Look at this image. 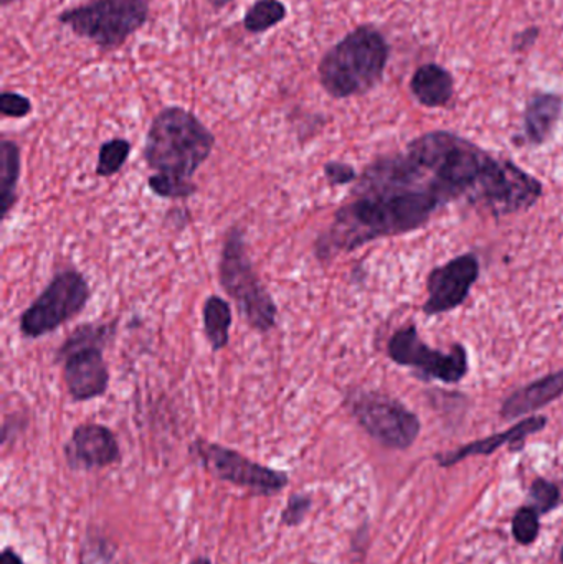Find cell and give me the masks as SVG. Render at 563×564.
<instances>
[{
	"mask_svg": "<svg viewBox=\"0 0 563 564\" xmlns=\"http://www.w3.org/2000/svg\"><path fill=\"white\" fill-rule=\"evenodd\" d=\"M446 202L429 185H364L356 182L333 224L316 238L314 254L327 263L380 238L423 227Z\"/></svg>",
	"mask_w": 563,
	"mask_h": 564,
	"instance_id": "1",
	"label": "cell"
},
{
	"mask_svg": "<svg viewBox=\"0 0 563 564\" xmlns=\"http://www.w3.org/2000/svg\"><path fill=\"white\" fill-rule=\"evenodd\" d=\"M409 158L422 169L432 187L448 204L468 198L485 207L502 161L453 132L435 131L410 142Z\"/></svg>",
	"mask_w": 563,
	"mask_h": 564,
	"instance_id": "2",
	"label": "cell"
},
{
	"mask_svg": "<svg viewBox=\"0 0 563 564\" xmlns=\"http://www.w3.org/2000/svg\"><path fill=\"white\" fill-rule=\"evenodd\" d=\"M390 46L373 25L357 26L331 46L317 65L321 86L336 99L366 95L382 82Z\"/></svg>",
	"mask_w": 563,
	"mask_h": 564,
	"instance_id": "3",
	"label": "cell"
},
{
	"mask_svg": "<svg viewBox=\"0 0 563 564\" xmlns=\"http://www.w3.org/2000/svg\"><path fill=\"white\" fill-rule=\"evenodd\" d=\"M215 135L194 112L169 106L152 119L145 135V164L158 174L192 178L208 161Z\"/></svg>",
	"mask_w": 563,
	"mask_h": 564,
	"instance_id": "4",
	"label": "cell"
},
{
	"mask_svg": "<svg viewBox=\"0 0 563 564\" xmlns=\"http://www.w3.org/2000/svg\"><path fill=\"white\" fill-rule=\"evenodd\" d=\"M218 281L255 332L268 334L277 328V302L248 257L245 231L240 225H234L225 235L218 263Z\"/></svg>",
	"mask_w": 563,
	"mask_h": 564,
	"instance_id": "5",
	"label": "cell"
},
{
	"mask_svg": "<svg viewBox=\"0 0 563 564\" xmlns=\"http://www.w3.org/2000/svg\"><path fill=\"white\" fill-rule=\"evenodd\" d=\"M149 0H91L63 10L58 22L75 35L91 40L96 46L111 52L128 42L129 36L149 20Z\"/></svg>",
	"mask_w": 563,
	"mask_h": 564,
	"instance_id": "6",
	"label": "cell"
},
{
	"mask_svg": "<svg viewBox=\"0 0 563 564\" xmlns=\"http://www.w3.org/2000/svg\"><path fill=\"white\" fill-rule=\"evenodd\" d=\"M89 299L91 288L79 271H58L20 315V334L35 340L58 330L66 322L82 314Z\"/></svg>",
	"mask_w": 563,
	"mask_h": 564,
	"instance_id": "7",
	"label": "cell"
},
{
	"mask_svg": "<svg viewBox=\"0 0 563 564\" xmlns=\"http://www.w3.org/2000/svg\"><path fill=\"white\" fill-rule=\"evenodd\" d=\"M346 404L369 436L390 449H409L420 434V420L396 398L379 391L353 390Z\"/></svg>",
	"mask_w": 563,
	"mask_h": 564,
	"instance_id": "8",
	"label": "cell"
},
{
	"mask_svg": "<svg viewBox=\"0 0 563 564\" xmlns=\"http://www.w3.org/2000/svg\"><path fill=\"white\" fill-rule=\"evenodd\" d=\"M191 454L210 476L250 490L253 496H277L290 484V477L283 470L261 466L243 454L221 444L210 443L204 437H197L192 443Z\"/></svg>",
	"mask_w": 563,
	"mask_h": 564,
	"instance_id": "9",
	"label": "cell"
},
{
	"mask_svg": "<svg viewBox=\"0 0 563 564\" xmlns=\"http://www.w3.org/2000/svg\"><path fill=\"white\" fill-rule=\"evenodd\" d=\"M389 357L402 367L412 368L422 380L458 383L468 373V354L463 345H455L450 354L433 350L420 338L413 325L400 328L389 340Z\"/></svg>",
	"mask_w": 563,
	"mask_h": 564,
	"instance_id": "10",
	"label": "cell"
},
{
	"mask_svg": "<svg viewBox=\"0 0 563 564\" xmlns=\"http://www.w3.org/2000/svg\"><path fill=\"white\" fill-rule=\"evenodd\" d=\"M478 278L479 261L475 254H463L436 268L429 276V299L423 305V312L436 315L459 307L468 299Z\"/></svg>",
	"mask_w": 563,
	"mask_h": 564,
	"instance_id": "11",
	"label": "cell"
},
{
	"mask_svg": "<svg viewBox=\"0 0 563 564\" xmlns=\"http://www.w3.org/2000/svg\"><path fill=\"white\" fill-rule=\"evenodd\" d=\"M106 348L89 347L55 355L62 365L63 381L73 401H91L105 397L111 381L105 360Z\"/></svg>",
	"mask_w": 563,
	"mask_h": 564,
	"instance_id": "12",
	"label": "cell"
},
{
	"mask_svg": "<svg viewBox=\"0 0 563 564\" xmlns=\"http://www.w3.org/2000/svg\"><path fill=\"white\" fill-rule=\"evenodd\" d=\"M66 463L75 470L105 469L121 460L118 437L98 423L79 424L65 446Z\"/></svg>",
	"mask_w": 563,
	"mask_h": 564,
	"instance_id": "13",
	"label": "cell"
},
{
	"mask_svg": "<svg viewBox=\"0 0 563 564\" xmlns=\"http://www.w3.org/2000/svg\"><path fill=\"white\" fill-rule=\"evenodd\" d=\"M545 424H548V417L531 416L528 417V420H522L521 423L516 424V426H512L511 430L505 431V433L492 434V436L485 437V440L466 444V446L452 451V453L439 454L436 459H439L440 466L452 467L455 466V464L465 460L466 457L489 456V454L501 449L506 444H518V446H522L526 437L532 436V434L544 430Z\"/></svg>",
	"mask_w": 563,
	"mask_h": 564,
	"instance_id": "14",
	"label": "cell"
},
{
	"mask_svg": "<svg viewBox=\"0 0 563 564\" xmlns=\"http://www.w3.org/2000/svg\"><path fill=\"white\" fill-rule=\"evenodd\" d=\"M562 394L563 370L545 375L541 380L532 381V383L526 384L524 388L512 393L502 404V417L505 420H516V417L524 416V414L548 406L549 403L557 400Z\"/></svg>",
	"mask_w": 563,
	"mask_h": 564,
	"instance_id": "15",
	"label": "cell"
},
{
	"mask_svg": "<svg viewBox=\"0 0 563 564\" xmlns=\"http://www.w3.org/2000/svg\"><path fill=\"white\" fill-rule=\"evenodd\" d=\"M562 109V96L552 93H535L529 99L524 112V132L531 144L541 145L551 138L561 119Z\"/></svg>",
	"mask_w": 563,
	"mask_h": 564,
	"instance_id": "16",
	"label": "cell"
},
{
	"mask_svg": "<svg viewBox=\"0 0 563 564\" xmlns=\"http://www.w3.org/2000/svg\"><path fill=\"white\" fill-rule=\"evenodd\" d=\"M413 96L426 108H443L455 95V79L452 73L436 63L420 66L410 82Z\"/></svg>",
	"mask_w": 563,
	"mask_h": 564,
	"instance_id": "17",
	"label": "cell"
},
{
	"mask_svg": "<svg viewBox=\"0 0 563 564\" xmlns=\"http://www.w3.org/2000/svg\"><path fill=\"white\" fill-rule=\"evenodd\" d=\"M22 172V154L17 142L2 139L0 142V204L2 220L9 218L10 212L19 200V181Z\"/></svg>",
	"mask_w": 563,
	"mask_h": 564,
	"instance_id": "18",
	"label": "cell"
},
{
	"mask_svg": "<svg viewBox=\"0 0 563 564\" xmlns=\"http://www.w3.org/2000/svg\"><path fill=\"white\" fill-rule=\"evenodd\" d=\"M204 332L212 350L221 351L230 344V328L234 324V312L230 302L220 295H208L202 307Z\"/></svg>",
	"mask_w": 563,
	"mask_h": 564,
	"instance_id": "19",
	"label": "cell"
},
{
	"mask_svg": "<svg viewBox=\"0 0 563 564\" xmlns=\"http://www.w3.org/2000/svg\"><path fill=\"white\" fill-rule=\"evenodd\" d=\"M288 17V9L281 0H257L243 17L247 32L264 33L280 25Z\"/></svg>",
	"mask_w": 563,
	"mask_h": 564,
	"instance_id": "20",
	"label": "cell"
},
{
	"mask_svg": "<svg viewBox=\"0 0 563 564\" xmlns=\"http://www.w3.org/2000/svg\"><path fill=\"white\" fill-rule=\"evenodd\" d=\"M131 142L128 139L116 138L111 141H106L99 148L98 164H96V175L98 177H112L119 174L124 167L126 162L129 161L131 155Z\"/></svg>",
	"mask_w": 563,
	"mask_h": 564,
	"instance_id": "21",
	"label": "cell"
},
{
	"mask_svg": "<svg viewBox=\"0 0 563 564\" xmlns=\"http://www.w3.org/2000/svg\"><path fill=\"white\" fill-rule=\"evenodd\" d=\"M148 185L152 194L165 200H187L198 192L197 184L192 178L158 174V172L149 177Z\"/></svg>",
	"mask_w": 563,
	"mask_h": 564,
	"instance_id": "22",
	"label": "cell"
},
{
	"mask_svg": "<svg viewBox=\"0 0 563 564\" xmlns=\"http://www.w3.org/2000/svg\"><path fill=\"white\" fill-rule=\"evenodd\" d=\"M529 499H531L532 509L539 516H544V513L552 512V510L561 506L562 494L557 484L549 482L545 479H535L534 484H532Z\"/></svg>",
	"mask_w": 563,
	"mask_h": 564,
	"instance_id": "23",
	"label": "cell"
},
{
	"mask_svg": "<svg viewBox=\"0 0 563 564\" xmlns=\"http://www.w3.org/2000/svg\"><path fill=\"white\" fill-rule=\"evenodd\" d=\"M539 513L531 506L522 507L512 519V535L521 545H532L538 540L541 523Z\"/></svg>",
	"mask_w": 563,
	"mask_h": 564,
	"instance_id": "24",
	"label": "cell"
},
{
	"mask_svg": "<svg viewBox=\"0 0 563 564\" xmlns=\"http://www.w3.org/2000/svg\"><path fill=\"white\" fill-rule=\"evenodd\" d=\"M313 507V499L307 494H294L288 500L283 513H281V523L286 527H300L310 513Z\"/></svg>",
	"mask_w": 563,
	"mask_h": 564,
	"instance_id": "25",
	"label": "cell"
},
{
	"mask_svg": "<svg viewBox=\"0 0 563 564\" xmlns=\"http://www.w3.org/2000/svg\"><path fill=\"white\" fill-rule=\"evenodd\" d=\"M33 106L26 96L19 93L3 91L0 95V112L6 118L22 119L32 112Z\"/></svg>",
	"mask_w": 563,
	"mask_h": 564,
	"instance_id": "26",
	"label": "cell"
},
{
	"mask_svg": "<svg viewBox=\"0 0 563 564\" xmlns=\"http://www.w3.org/2000/svg\"><path fill=\"white\" fill-rule=\"evenodd\" d=\"M324 177L331 187H343V185L357 182L359 175H357L356 169L346 162L329 161L324 164Z\"/></svg>",
	"mask_w": 563,
	"mask_h": 564,
	"instance_id": "27",
	"label": "cell"
},
{
	"mask_svg": "<svg viewBox=\"0 0 563 564\" xmlns=\"http://www.w3.org/2000/svg\"><path fill=\"white\" fill-rule=\"evenodd\" d=\"M0 564H23V562L15 550L6 549L3 550L2 555H0Z\"/></svg>",
	"mask_w": 563,
	"mask_h": 564,
	"instance_id": "28",
	"label": "cell"
},
{
	"mask_svg": "<svg viewBox=\"0 0 563 564\" xmlns=\"http://www.w3.org/2000/svg\"><path fill=\"white\" fill-rule=\"evenodd\" d=\"M210 6L214 7L215 10L224 9V7L230 6L234 0H208Z\"/></svg>",
	"mask_w": 563,
	"mask_h": 564,
	"instance_id": "29",
	"label": "cell"
},
{
	"mask_svg": "<svg viewBox=\"0 0 563 564\" xmlns=\"http://www.w3.org/2000/svg\"><path fill=\"white\" fill-rule=\"evenodd\" d=\"M188 564H212V562L207 556H197V558L192 560Z\"/></svg>",
	"mask_w": 563,
	"mask_h": 564,
	"instance_id": "30",
	"label": "cell"
},
{
	"mask_svg": "<svg viewBox=\"0 0 563 564\" xmlns=\"http://www.w3.org/2000/svg\"><path fill=\"white\" fill-rule=\"evenodd\" d=\"M10 2H13V0H2V6L7 7Z\"/></svg>",
	"mask_w": 563,
	"mask_h": 564,
	"instance_id": "31",
	"label": "cell"
},
{
	"mask_svg": "<svg viewBox=\"0 0 563 564\" xmlns=\"http://www.w3.org/2000/svg\"><path fill=\"white\" fill-rule=\"evenodd\" d=\"M561 560H562V563H563V549H562V552H561Z\"/></svg>",
	"mask_w": 563,
	"mask_h": 564,
	"instance_id": "32",
	"label": "cell"
}]
</instances>
